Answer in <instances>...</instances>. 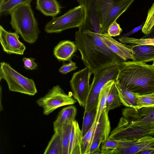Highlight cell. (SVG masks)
I'll use <instances>...</instances> for the list:
<instances>
[{"label":"cell","instance_id":"6da1fadb","mask_svg":"<svg viewBox=\"0 0 154 154\" xmlns=\"http://www.w3.org/2000/svg\"><path fill=\"white\" fill-rule=\"evenodd\" d=\"M75 42L84 65L94 74L100 69L122 61L112 53L96 33L79 28Z\"/></svg>","mask_w":154,"mask_h":154},{"label":"cell","instance_id":"7a4b0ae2","mask_svg":"<svg viewBox=\"0 0 154 154\" xmlns=\"http://www.w3.org/2000/svg\"><path fill=\"white\" fill-rule=\"evenodd\" d=\"M122 114L109 138L119 140L154 137V106L139 109L126 107Z\"/></svg>","mask_w":154,"mask_h":154},{"label":"cell","instance_id":"3957f363","mask_svg":"<svg viewBox=\"0 0 154 154\" xmlns=\"http://www.w3.org/2000/svg\"><path fill=\"white\" fill-rule=\"evenodd\" d=\"M128 90L140 94L154 92V65L132 61L119 64L116 80Z\"/></svg>","mask_w":154,"mask_h":154},{"label":"cell","instance_id":"277c9868","mask_svg":"<svg viewBox=\"0 0 154 154\" xmlns=\"http://www.w3.org/2000/svg\"><path fill=\"white\" fill-rule=\"evenodd\" d=\"M31 3L26 2L17 6L9 15L10 24L13 29L25 42L33 44L36 41L40 31Z\"/></svg>","mask_w":154,"mask_h":154},{"label":"cell","instance_id":"5b68a950","mask_svg":"<svg viewBox=\"0 0 154 154\" xmlns=\"http://www.w3.org/2000/svg\"><path fill=\"white\" fill-rule=\"evenodd\" d=\"M135 0H96L100 33L107 32L113 22L129 8Z\"/></svg>","mask_w":154,"mask_h":154},{"label":"cell","instance_id":"8992f818","mask_svg":"<svg viewBox=\"0 0 154 154\" xmlns=\"http://www.w3.org/2000/svg\"><path fill=\"white\" fill-rule=\"evenodd\" d=\"M6 82L10 91L29 96H34L37 92L34 81L18 72L8 63H0V81Z\"/></svg>","mask_w":154,"mask_h":154},{"label":"cell","instance_id":"52a82bcc","mask_svg":"<svg viewBox=\"0 0 154 154\" xmlns=\"http://www.w3.org/2000/svg\"><path fill=\"white\" fill-rule=\"evenodd\" d=\"M119 63L112 64L104 67L93 74L94 77L90 85L84 111L88 110L97 103L100 93L106 83L111 80H116Z\"/></svg>","mask_w":154,"mask_h":154},{"label":"cell","instance_id":"ba28073f","mask_svg":"<svg viewBox=\"0 0 154 154\" xmlns=\"http://www.w3.org/2000/svg\"><path fill=\"white\" fill-rule=\"evenodd\" d=\"M84 18L83 8L79 5L60 16L53 17L46 24L45 31L48 33H57L67 29L79 28L82 25Z\"/></svg>","mask_w":154,"mask_h":154},{"label":"cell","instance_id":"9c48e42d","mask_svg":"<svg viewBox=\"0 0 154 154\" xmlns=\"http://www.w3.org/2000/svg\"><path fill=\"white\" fill-rule=\"evenodd\" d=\"M76 100L66 94L58 85L54 86L44 97L38 99L36 103L43 109V114L47 116L58 108L75 104Z\"/></svg>","mask_w":154,"mask_h":154},{"label":"cell","instance_id":"30bf717a","mask_svg":"<svg viewBox=\"0 0 154 154\" xmlns=\"http://www.w3.org/2000/svg\"><path fill=\"white\" fill-rule=\"evenodd\" d=\"M92 74L88 67L74 72L70 81L74 98L81 106L85 107L89 93L91 76Z\"/></svg>","mask_w":154,"mask_h":154},{"label":"cell","instance_id":"8fae6325","mask_svg":"<svg viewBox=\"0 0 154 154\" xmlns=\"http://www.w3.org/2000/svg\"><path fill=\"white\" fill-rule=\"evenodd\" d=\"M154 151V137L146 136L139 138L119 140L117 148L111 154H140L146 150Z\"/></svg>","mask_w":154,"mask_h":154},{"label":"cell","instance_id":"7c38bea8","mask_svg":"<svg viewBox=\"0 0 154 154\" xmlns=\"http://www.w3.org/2000/svg\"><path fill=\"white\" fill-rule=\"evenodd\" d=\"M77 0L79 5L82 6L85 13L83 23L79 27L83 30L100 33V27L96 0Z\"/></svg>","mask_w":154,"mask_h":154},{"label":"cell","instance_id":"4fadbf2b","mask_svg":"<svg viewBox=\"0 0 154 154\" xmlns=\"http://www.w3.org/2000/svg\"><path fill=\"white\" fill-rule=\"evenodd\" d=\"M19 38L17 32L8 31L0 25V42L4 52L9 54L23 55L26 47Z\"/></svg>","mask_w":154,"mask_h":154},{"label":"cell","instance_id":"5bb4252c","mask_svg":"<svg viewBox=\"0 0 154 154\" xmlns=\"http://www.w3.org/2000/svg\"><path fill=\"white\" fill-rule=\"evenodd\" d=\"M96 34L109 49L122 61H126L129 59L132 60V52L126 45L118 41L107 32Z\"/></svg>","mask_w":154,"mask_h":154},{"label":"cell","instance_id":"9a60e30c","mask_svg":"<svg viewBox=\"0 0 154 154\" xmlns=\"http://www.w3.org/2000/svg\"><path fill=\"white\" fill-rule=\"evenodd\" d=\"M126 46L132 52V61L144 63L154 62V45H132Z\"/></svg>","mask_w":154,"mask_h":154},{"label":"cell","instance_id":"2e32d148","mask_svg":"<svg viewBox=\"0 0 154 154\" xmlns=\"http://www.w3.org/2000/svg\"><path fill=\"white\" fill-rule=\"evenodd\" d=\"M108 114L106 108L101 113L98 122L95 123L92 142L97 140H100L102 142L109 137L111 126Z\"/></svg>","mask_w":154,"mask_h":154},{"label":"cell","instance_id":"e0dca14e","mask_svg":"<svg viewBox=\"0 0 154 154\" xmlns=\"http://www.w3.org/2000/svg\"><path fill=\"white\" fill-rule=\"evenodd\" d=\"M82 137L78 123L75 120L70 128L68 154H82L81 144Z\"/></svg>","mask_w":154,"mask_h":154},{"label":"cell","instance_id":"ac0fdd59","mask_svg":"<svg viewBox=\"0 0 154 154\" xmlns=\"http://www.w3.org/2000/svg\"><path fill=\"white\" fill-rule=\"evenodd\" d=\"M77 49L75 42L69 40L62 41L54 48V54L59 60L69 61Z\"/></svg>","mask_w":154,"mask_h":154},{"label":"cell","instance_id":"d6986e66","mask_svg":"<svg viewBox=\"0 0 154 154\" xmlns=\"http://www.w3.org/2000/svg\"><path fill=\"white\" fill-rule=\"evenodd\" d=\"M76 107L71 105L62 109L59 112L56 119L53 122L54 131L64 124H71L75 120L77 114Z\"/></svg>","mask_w":154,"mask_h":154},{"label":"cell","instance_id":"ffe728a7","mask_svg":"<svg viewBox=\"0 0 154 154\" xmlns=\"http://www.w3.org/2000/svg\"><path fill=\"white\" fill-rule=\"evenodd\" d=\"M115 82L122 104L126 107L139 109L137 94L128 90L117 82Z\"/></svg>","mask_w":154,"mask_h":154},{"label":"cell","instance_id":"44dd1931","mask_svg":"<svg viewBox=\"0 0 154 154\" xmlns=\"http://www.w3.org/2000/svg\"><path fill=\"white\" fill-rule=\"evenodd\" d=\"M36 4V9L46 16L55 17L60 11L57 0H37Z\"/></svg>","mask_w":154,"mask_h":154},{"label":"cell","instance_id":"7402d4cb","mask_svg":"<svg viewBox=\"0 0 154 154\" xmlns=\"http://www.w3.org/2000/svg\"><path fill=\"white\" fill-rule=\"evenodd\" d=\"M115 81L111 80L105 85L99 94L97 106L95 123L98 122L100 117L104 109L106 108L107 98L109 92Z\"/></svg>","mask_w":154,"mask_h":154},{"label":"cell","instance_id":"603a6c76","mask_svg":"<svg viewBox=\"0 0 154 154\" xmlns=\"http://www.w3.org/2000/svg\"><path fill=\"white\" fill-rule=\"evenodd\" d=\"M44 154H62V148L59 131H54Z\"/></svg>","mask_w":154,"mask_h":154},{"label":"cell","instance_id":"cb8c5ba5","mask_svg":"<svg viewBox=\"0 0 154 154\" xmlns=\"http://www.w3.org/2000/svg\"><path fill=\"white\" fill-rule=\"evenodd\" d=\"M121 105L118 90L115 82L107 97L106 107V111L109 112L110 110L119 107Z\"/></svg>","mask_w":154,"mask_h":154},{"label":"cell","instance_id":"d4e9b609","mask_svg":"<svg viewBox=\"0 0 154 154\" xmlns=\"http://www.w3.org/2000/svg\"><path fill=\"white\" fill-rule=\"evenodd\" d=\"M97 104L91 109L84 111L82 129L83 136L89 130L95 121L97 109Z\"/></svg>","mask_w":154,"mask_h":154},{"label":"cell","instance_id":"484cf974","mask_svg":"<svg viewBox=\"0 0 154 154\" xmlns=\"http://www.w3.org/2000/svg\"><path fill=\"white\" fill-rule=\"evenodd\" d=\"M33 0H0L1 17L9 15L11 11L17 6L23 3L31 2Z\"/></svg>","mask_w":154,"mask_h":154},{"label":"cell","instance_id":"4316f807","mask_svg":"<svg viewBox=\"0 0 154 154\" xmlns=\"http://www.w3.org/2000/svg\"><path fill=\"white\" fill-rule=\"evenodd\" d=\"M95 127V121L89 130L83 136L81 144L82 154H89Z\"/></svg>","mask_w":154,"mask_h":154},{"label":"cell","instance_id":"83f0119b","mask_svg":"<svg viewBox=\"0 0 154 154\" xmlns=\"http://www.w3.org/2000/svg\"><path fill=\"white\" fill-rule=\"evenodd\" d=\"M72 124L63 125L57 129L59 131L60 137L62 148V154H68L69 134Z\"/></svg>","mask_w":154,"mask_h":154},{"label":"cell","instance_id":"f1b7e54d","mask_svg":"<svg viewBox=\"0 0 154 154\" xmlns=\"http://www.w3.org/2000/svg\"><path fill=\"white\" fill-rule=\"evenodd\" d=\"M120 42L123 44L131 45H154V38L138 39L128 36L120 37Z\"/></svg>","mask_w":154,"mask_h":154},{"label":"cell","instance_id":"f546056e","mask_svg":"<svg viewBox=\"0 0 154 154\" xmlns=\"http://www.w3.org/2000/svg\"><path fill=\"white\" fill-rule=\"evenodd\" d=\"M119 143V140L108 137L101 143V154H111L112 151L117 148Z\"/></svg>","mask_w":154,"mask_h":154},{"label":"cell","instance_id":"4dcf8cb0","mask_svg":"<svg viewBox=\"0 0 154 154\" xmlns=\"http://www.w3.org/2000/svg\"><path fill=\"white\" fill-rule=\"evenodd\" d=\"M137 96L139 109L154 106V92L143 94H137Z\"/></svg>","mask_w":154,"mask_h":154},{"label":"cell","instance_id":"1f68e13d","mask_svg":"<svg viewBox=\"0 0 154 154\" xmlns=\"http://www.w3.org/2000/svg\"><path fill=\"white\" fill-rule=\"evenodd\" d=\"M154 25V3L149 9L147 17L142 31L145 35L148 34Z\"/></svg>","mask_w":154,"mask_h":154},{"label":"cell","instance_id":"d6a6232c","mask_svg":"<svg viewBox=\"0 0 154 154\" xmlns=\"http://www.w3.org/2000/svg\"><path fill=\"white\" fill-rule=\"evenodd\" d=\"M122 31L119 24L115 21L109 26L107 32L111 36L115 37L119 35Z\"/></svg>","mask_w":154,"mask_h":154},{"label":"cell","instance_id":"836d02e7","mask_svg":"<svg viewBox=\"0 0 154 154\" xmlns=\"http://www.w3.org/2000/svg\"><path fill=\"white\" fill-rule=\"evenodd\" d=\"M77 68L76 63L71 59L68 63L63 64L59 69V71L61 73L65 74L75 70Z\"/></svg>","mask_w":154,"mask_h":154},{"label":"cell","instance_id":"e575fe53","mask_svg":"<svg viewBox=\"0 0 154 154\" xmlns=\"http://www.w3.org/2000/svg\"><path fill=\"white\" fill-rule=\"evenodd\" d=\"M35 59L32 58L23 57L22 59L24 67L26 69L34 70L38 67L37 64L34 61Z\"/></svg>","mask_w":154,"mask_h":154},{"label":"cell","instance_id":"d590c367","mask_svg":"<svg viewBox=\"0 0 154 154\" xmlns=\"http://www.w3.org/2000/svg\"><path fill=\"white\" fill-rule=\"evenodd\" d=\"M102 143L100 140H97L91 143L89 154H101L100 146Z\"/></svg>","mask_w":154,"mask_h":154},{"label":"cell","instance_id":"8d00e7d4","mask_svg":"<svg viewBox=\"0 0 154 154\" xmlns=\"http://www.w3.org/2000/svg\"><path fill=\"white\" fill-rule=\"evenodd\" d=\"M144 22H143V23H142L140 25L135 28H134V29H132V30H131V31H130L128 33H127L124 35H123L121 36V37L127 36L128 35H130L131 34H133L134 33L137 32L139 30H140L141 29H142L143 26H144Z\"/></svg>","mask_w":154,"mask_h":154},{"label":"cell","instance_id":"74e56055","mask_svg":"<svg viewBox=\"0 0 154 154\" xmlns=\"http://www.w3.org/2000/svg\"><path fill=\"white\" fill-rule=\"evenodd\" d=\"M142 38H154V25L152 28L150 32Z\"/></svg>","mask_w":154,"mask_h":154},{"label":"cell","instance_id":"f35d334b","mask_svg":"<svg viewBox=\"0 0 154 154\" xmlns=\"http://www.w3.org/2000/svg\"><path fill=\"white\" fill-rule=\"evenodd\" d=\"M153 65H154V62H153V63L152 64Z\"/></svg>","mask_w":154,"mask_h":154}]
</instances>
